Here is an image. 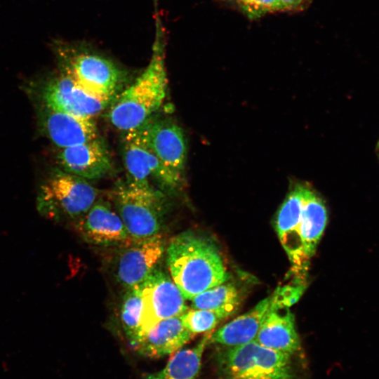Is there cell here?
I'll use <instances>...</instances> for the list:
<instances>
[{"mask_svg":"<svg viewBox=\"0 0 379 379\" xmlns=\"http://www.w3.org/2000/svg\"><path fill=\"white\" fill-rule=\"evenodd\" d=\"M155 8V33L149 64L133 83L118 95L108 112L112 125L123 132L144 124L159 110L166 96L165 29L156 5Z\"/></svg>","mask_w":379,"mask_h":379,"instance_id":"6da1fadb","label":"cell"},{"mask_svg":"<svg viewBox=\"0 0 379 379\" xmlns=\"http://www.w3.org/2000/svg\"><path fill=\"white\" fill-rule=\"evenodd\" d=\"M166 265L185 300L226 282L230 274L215 244L193 231L173 237L166 249Z\"/></svg>","mask_w":379,"mask_h":379,"instance_id":"7a4b0ae2","label":"cell"},{"mask_svg":"<svg viewBox=\"0 0 379 379\" xmlns=\"http://www.w3.org/2000/svg\"><path fill=\"white\" fill-rule=\"evenodd\" d=\"M58 55L62 72L98 98L112 101L125 81L126 73L117 64L83 46L61 44Z\"/></svg>","mask_w":379,"mask_h":379,"instance_id":"3957f363","label":"cell"},{"mask_svg":"<svg viewBox=\"0 0 379 379\" xmlns=\"http://www.w3.org/2000/svg\"><path fill=\"white\" fill-rule=\"evenodd\" d=\"M98 198V190L88 180L56 169L40 186L36 206L47 218L75 222Z\"/></svg>","mask_w":379,"mask_h":379,"instance_id":"277c9868","label":"cell"},{"mask_svg":"<svg viewBox=\"0 0 379 379\" xmlns=\"http://www.w3.org/2000/svg\"><path fill=\"white\" fill-rule=\"evenodd\" d=\"M112 199L131 238L141 239L159 234L165 213L163 192L126 179L116 183Z\"/></svg>","mask_w":379,"mask_h":379,"instance_id":"5b68a950","label":"cell"},{"mask_svg":"<svg viewBox=\"0 0 379 379\" xmlns=\"http://www.w3.org/2000/svg\"><path fill=\"white\" fill-rule=\"evenodd\" d=\"M291 357L253 340L219 352L216 361L220 379H294Z\"/></svg>","mask_w":379,"mask_h":379,"instance_id":"8992f818","label":"cell"},{"mask_svg":"<svg viewBox=\"0 0 379 379\" xmlns=\"http://www.w3.org/2000/svg\"><path fill=\"white\" fill-rule=\"evenodd\" d=\"M121 152L126 179L136 184L174 192L182 182L159 161L149 147L142 127L124 132Z\"/></svg>","mask_w":379,"mask_h":379,"instance_id":"52a82bcc","label":"cell"},{"mask_svg":"<svg viewBox=\"0 0 379 379\" xmlns=\"http://www.w3.org/2000/svg\"><path fill=\"white\" fill-rule=\"evenodd\" d=\"M140 289L142 309L135 342L158 322L179 316L188 309L185 298L171 277L157 267L140 284Z\"/></svg>","mask_w":379,"mask_h":379,"instance_id":"ba28073f","label":"cell"},{"mask_svg":"<svg viewBox=\"0 0 379 379\" xmlns=\"http://www.w3.org/2000/svg\"><path fill=\"white\" fill-rule=\"evenodd\" d=\"M114 260V276L125 289L142 284L157 267L166 251L164 237L154 236L131 239L119 246Z\"/></svg>","mask_w":379,"mask_h":379,"instance_id":"9c48e42d","label":"cell"},{"mask_svg":"<svg viewBox=\"0 0 379 379\" xmlns=\"http://www.w3.org/2000/svg\"><path fill=\"white\" fill-rule=\"evenodd\" d=\"M39 95L47 107L88 119L100 114L112 102L88 93L63 72L45 82Z\"/></svg>","mask_w":379,"mask_h":379,"instance_id":"30bf717a","label":"cell"},{"mask_svg":"<svg viewBox=\"0 0 379 379\" xmlns=\"http://www.w3.org/2000/svg\"><path fill=\"white\" fill-rule=\"evenodd\" d=\"M154 117L140 126L146 141L163 166L182 182L187 159L184 132L173 119Z\"/></svg>","mask_w":379,"mask_h":379,"instance_id":"8fae6325","label":"cell"},{"mask_svg":"<svg viewBox=\"0 0 379 379\" xmlns=\"http://www.w3.org/2000/svg\"><path fill=\"white\" fill-rule=\"evenodd\" d=\"M74 226L84 240L95 246H119L132 239L113 204L101 198Z\"/></svg>","mask_w":379,"mask_h":379,"instance_id":"7c38bea8","label":"cell"},{"mask_svg":"<svg viewBox=\"0 0 379 379\" xmlns=\"http://www.w3.org/2000/svg\"><path fill=\"white\" fill-rule=\"evenodd\" d=\"M57 162L60 170L87 180L102 178L113 168L110 152L99 136L85 143L60 148Z\"/></svg>","mask_w":379,"mask_h":379,"instance_id":"4fadbf2b","label":"cell"},{"mask_svg":"<svg viewBox=\"0 0 379 379\" xmlns=\"http://www.w3.org/2000/svg\"><path fill=\"white\" fill-rule=\"evenodd\" d=\"M41 107L40 128L59 149L85 143L98 137L93 119L74 116L43 105Z\"/></svg>","mask_w":379,"mask_h":379,"instance_id":"5bb4252c","label":"cell"},{"mask_svg":"<svg viewBox=\"0 0 379 379\" xmlns=\"http://www.w3.org/2000/svg\"><path fill=\"white\" fill-rule=\"evenodd\" d=\"M255 340L265 347L291 356L298 352L300 341L289 307L271 302Z\"/></svg>","mask_w":379,"mask_h":379,"instance_id":"9a60e30c","label":"cell"},{"mask_svg":"<svg viewBox=\"0 0 379 379\" xmlns=\"http://www.w3.org/2000/svg\"><path fill=\"white\" fill-rule=\"evenodd\" d=\"M192 337L179 315L158 322L132 346L140 355L160 358L175 353Z\"/></svg>","mask_w":379,"mask_h":379,"instance_id":"2e32d148","label":"cell"},{"mask_svg":"<svg viewBox=\"0 0 379 379\" xmlns=\"http://www.w3.org/2000/svg\"><path fill=\"white\" fill-rule=\"evenodd\" d=\"M305 184L292 185L276 218V231L291 262L298 265L304 261L298 237Z\"/></svg>","mask_w":379,"mask_h":379,"instance_id":"e0dca14e","label":"cell"},{"mask_svg":"<svg viewBox=\"0 0 379 379\" xmlns=\"http://www.w3.org/2000/svg\"><path fill=\"white\" fill-rule=\"evenodd\" d=\"M328 220V213L323 199L305 184L298 237L304 260L314 253Z\"/></svg>","mask_w":379,"mask_h":379,"instance_id":"ac0fdd59","label":"cell"},{"mask_svg":"<svg viewBox=\"0 0 379 379\" xmlns=\"http://www.w3.org/2000/svg\"><path fill=\"white\" fill-rule=\"evenodd\" d=\"M270 303L271 295L212 333L209 343L232 347L255 340Z\"/></svg>","mask_w":379,"mask_h":379,"instance_id":"d6986e66","label":"cell"},{"mask_svg":"<svg viewBox=\"0 0 379 379\" xmlns=\"http://www.w3.org/2000/svg\"><path fill=\"white\" fill-rule=\"evenodd\" d=\"M212 333H206L195 346L176 351L162 370L146 374L143 379H199L202 355Z\"/></svg>","mask_w":379,"mask_h":379,"instance_id":"ffe728a7","label":"cell"},{"mask_svg":"<svg viewBox=\"0 0 379 379\" xmlns=\"http://www.w3.org/2000/svg\"><path fill=\"white\" fill-rule=\"evenodd\" d=\"M226 282L195 295L192 307L213 311L222 319L234 314L241 303V293L234 284Z\"/></svg>","mask_w":379,"mask_h":379,"instance_id":"44dd1931","label":"cell"},{"mask_svg":"<svg viewBox=\"0 0 379 379\" xmlns=\"http://www.w3.org/2000/svg\"><path fill=\"white\" fill-rule=\"evenodd\" d=\"M141 309L140 284L126 289L121 304L120 320L131 345L138 337Z\"/></svg>","mask_w":379,"mask_h":379,"instance_id":"7402d4cb","label":"cell"},{"mask_svg":"<svg viewBox=\"0 0 379 379\" xmlns=\"http://www.w3.org/2000/svg\"><path fill=\"white\" fill-rule=\"evenodd\" d=\"M180 317L183 326L194 335L213 331L222 320L213 311L192 307L185 310Z\"/></svg>","mask_w":379,"mask_h":379,"instance_id":"603a6c76","label":"cell"},{"mask_svg":"<svg viewBox=\"0 0 379 379\" xmlns=\"http://www.w3.org/2000/svg\"><path fill=\"white\" fill-rule=\"evenodd\" d=\"M243 11L251 18H259L267 13L282 11L279 0H236Z\"/></svg>","mask_w":379,"mask_h":379,"instance_id":"cb8c5ba5","label":"cell"},{"mask_svg":"<svg viewBox=\"0 0 379 379\" xmlns=\"http://www.w3.org/2000/svg\"><path fill=\"white\" fill-rule=\"evenodd\" d=\"M303 291V285L279 287L271 295V302L278 306L290 307L299 300Z\"/></svg>","mask_w":379,"mask_h":379,"instance_id":"d4e9b609","label":"cell"},{"mask_svg":"<svg viewBox=\"0 0 379 379\" xmlns=\"http://www.w3.org/2000/svg\"><path fill=\"white\" fill-rule=\"evenodd\" d=\"M279 1L283 11L290 10L298 7L300 5L302 0H279Z\"/></svg>","mask_w":379,"mask_h":379,"instance_id":"484cf974","label":"cell"},{"mask_svg":"<svg viewBox=\"0 0 379 379\" xmlns=\"http://www.w3.org/2000/svg\"><path fill=\"white\" fill-rule=\"evenodd\" d=\"M378 147L379 148V142H378Z\"/></svg>","mask_w":379,"mask_h":379,"instance_id":"4316f807","label":"cell"}]
</instances>
